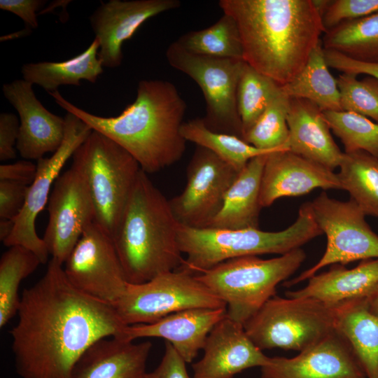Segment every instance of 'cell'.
<instances>
[{
    "label": "cell",
    "instance_id": "obj_1",
    "mask_svg": "<svg viewBox=\"0 0 378 378\" xmlns=\"http://www.w3.org/2000/svg\"><path fill=\"white\" fill-rule=\"evenodd\" d=\"M17 315L10 333L22 378H71L90 346L102 338H121L127 326L113 304L76 288L54 258L45 274L24 289Z\"/></svg>",
    "mask_w": 378,
    "mask_h": 378
},
{
    "label": "cell",
    "instance_id": "obj_2",
    "mask_svg": "<svg viewBox=\"0 0 378 378\" xmlns=\"http://www.w3.org/2000/svg\"><path fill=\"white\" fill-rule=\"evenodd\" d=\"M235 21L243 60L283 86L302 69L326 32L313 0H220Z\"/></svg>",
    "mask_w": 378,
    "mask_h": 378
},
{
    "label": "cell",
    "instance_id": "obj_3",
    "mask_svg": "<svg viewBox=\"0 0 378 378\" xmlns=\"http://www.w3.org/2000/svg\"><path fill=\"white\" fill-rule=\"evenodd\" d=\"M49 94L61 108L126 150L146 174L172 165L184 154L187 141L181 127L186 104L168 80H140L134 102L115 117H102L80 108L58 90Z\"/></svg>",
    "mask_w": 378,
    "mask_h": 378
},
{
    "label": "cell",
    "instance_id": "obj_4",
    "mask_svg": "<svg viewBox=\"0 0 378 378\" xmlns=\"http://www.w3.org/2000/svg\"><path fill=\"white\" fill-rule=\"evenodd\" d=\"M179 225L169 200L141 169L112 237L127 283L142 284L181 267Z\"/></svg>",
    "mask_w": 378,
    "mask_h": 378
},
{
    "label": "cell",
    "instance_id": "obj_5",
    "mask_svg": "<svg viewBox=\"0 0 378 378\" xmlns=\"http://www.w3.org/2000/svg\"><path fill=\"white\" fill-rule=\"evenodd\" d=\"M323 234L317 225L310 202L302 204L297 219L278 232L259 228L239 230L194 228L180 225L178 243L186 255L178 269L198 275L230 259L262 254L284 255Z\"/></svg>",
    "mask_w": 378,
    "mask_h": 378
},
{
    "label": "cell",
    "instance_id": "obj_6",
    "mask_svg": "<svg viewBox=\"0 0 378 378\" xmlns=\"http://www.w3.org/2000/svg\"><path fill=\"white\" fill-rule=\"evenodd\" d=\"M305 258L301 248L270 259L246 255L224 261L196 276L225 303L227 315L244 326L276 295L277 285L293 274Z\"/></svg>",
    "mask_w": 378,
    "mask_h": 378
},
{
    "label": "cell",
    "instance_id": "obj_7",
    "mask_svg": "<svg viewBox=\"0 0 378 378\" xmlns=\"http://www.w3.org/2000/svg\"><path fill=\"white\" fill-rule=\"evenodd\" d=\"M95 209V223L112 237L141 167L122 147L92 130L73 155Z\"/></svg>",
    "mask_w": 378,
    "mask_h": 378
},
{
    "label": "cell",
    "instance_id": "obj_8",
    "mask_svg": "<svg viewBox=\"0 0 378 378\" xmlns=\"http://www.w3.org/2000/svg\"><path fill=\"white\" fill-rule=\"evenodd\" d=\"M335 308L312 298L274 295L244 328L262 351L279 348L301 351L335 330Z\"/></svg>",
    "mask_w": 378,
    "mask_h": 378
},
{
    "label": "cell",
    "instance_id": "obj_9",
    "mask_svg": "<svg viewBox=\"0 0 378 378\" xmlns=\"http://www.w3.org/2000/svg\"><path fill=\"white\" fill-rule=\"evenodd\" d=\"M127 325L149 324L173 313L194 308H227L196 275L176 270L142 284L127 283L113 304Z\"/></svg>",
    "mask_w": 378,
    "mask_h": 378
},
{
    "label": "cell",
    "instance_id": "obj_10",
    "mask_svg": "<svg viewBox=\"0 0 378 378\" xmlns=\"http://www.w3.org/2000/svg\"><path fill=\"white\" fill-rule=\"evenodd\" d=\"M165 55L171 66L191 78L202 90L206 102V113L202 118L205 126L242 139L237 89L244 61L197 55L176 41L168 46Z\"/></svg>",
    "mask_w": 378,
    "mask_h": 378
},
{
    "label": "cell",
    "instance_id": "obj_11",
    "mask_svg": "<svg viewBox=\"0 0 378 378\" xmlns=\"http://www.w3.org/2000/svg\"><path fill=\"white\" fill-rule=\"evenodd\" d=\"M310 203L314 219L326 235V249L314 266L283 284L288 288L308 280L328 265L378 258V235L354 200L340 201L322 192Z\"/></svg>",
    "mask_w": 378,
    "mask_h": 378
},
{
    "label": "cell",
    "instance_id": "obj_12",
    "mask_svg": "<svg viewBox=\"0 0 378 378\" xmlns=\"http://www.w3.org/2000/svg\"><path fill=\"white\" fill-rule=\"evenodd\" d=\"M239 171L209 149L197 146L186 170L183 190L169 200L178 223L209 227L221 210Z\"/></svg>",
    "mask_w": 378,
    "mask_h": 378
},
{
    "label": "cell",
    "instance_id": "obj_13",
    "mask_svg": "<svg viewBox=\"0 0 378 378\" xmlns=\"http://www.w3.org/2000/svg\"><path fill=\"white\" fill-rule=\"evenodd\" d=\"M63 269L76 288L111 304L127 284L112 237L95 222L83 232Z\"/></svg>",
    "mask_w": 378,
    "mask_h": 378
},
{
    "label": "cell",
    "instance_id": "obj_14",
    "mask_svg": "<svg viewBox=\"0 0 378 378\" xmlns=\"http://www.w3.org/2000/svg\"><path fill=\"white\" fill-rule=\"evenodd\" d=\"M64 120L65 132L62 145L50 157L37 160L36 174L29 186L24 206L14 220L12 233L3 241L8 247L21 245L29 248L38 257L42 264L48 262L50 255L43 239L36 233V217L48 202L51 189L64 164L92 130L71 113L67 112Z\"/></svg>",
    "mask_w": 378,
    "mask_h": 378
},
{
    "label": "cell",
    "instance_id": "obj_15",
    "mask_svg": "<svg viewBox=\"0 0 378 378\" xmlns=\"http://www.w3.org/2000/svg\"><path fill=\"white\" fill-rule=\"evenodd\" d=\"M48 203L49 219L42 239L49 255L63 265L96 217L87 182L75 165L57 177Z\"/></svg>",
    "mask_w": 378,
    "mask_h": 378
},
{
    "label": "cell",
    "instance_id": "obj_16",
    "mask_svg": "<svg viewBox=\"0 0 378 378\" xmlns=\"http://www.w3.org/2000/svg\"><path fill=\"white\" fill-rule=\"evenodd\" d=\"M178 0H110L102 2L90 17L91 27L99 43L98 57L102 66L121 65L123 43L132 37L148 19L178 8Z\"/></svg>",
    "mask_w": 378,
    "mask_h": 378
},
{
    "label": "cell",
    "instance_id": "obj_17",
    "mask_svg": "<svg viewBox=\"0 0 378 378\" xmlns=\"http://www.w3.org/2000/svg\"><path fill=\"white\" fill-rule=\"evenodd\" d=\"M261 378H368L347 341L335 330L295 357H270Z\"/></svg>",
    "mask_w": 378,
    "mask_h": 378
},
{
    "label": "cell",
    "instance_id": "obj_18",
    "mask_svg": "<svg viewBox=\"0 0 378 378\" xmlns=\"http://www.w3.org/2000/svg\"><path fill=\"white\" fill-rule=\"evenodd\" d=\"M32 84L24 79L4 84V95L20 117L16 149L25 160H38L62 145L65 120L50 112L36 98Z\"/></svg>",
    "mask_w": 378,
    "mask_h": 378
},
{
    "label": "cell",
    "instance_id": "obj_19",
    "mask_svg": "<svg viewBox=\"0 0 378 378\" xmlns=\"http://www.w3.org/2000/svg\"><path fill=\"white\" fill-rule=\"evenodd\" d=\"M342 189L334 171L286 149L267 154L263 167L260 193L262 207L283 197H295L316 188Z\"/></svg>",
    "mask_w": 378,
    "mask_h": 378
},
{
    "label": "cell",
    "instance_id": "obj_20",
    "mask_svg": "<svg viewBox=\"0 0 378 378\" xmlns=\"http://www.w3.org/2000/svg\"><path fill=\"white\" fill-rule=\"evenodd\" d=\"M202 350V358L192 366L193 378H233L265 366L270 358L251 341L244 326L227 314L211 330Z\"/></svg>",
    "mask_w": 378,
    "mask_h": 378
},
{
    "label": "cell",
    "instance_id": "obj_21",
    "mask_svg": "<svg viewBox=\"0 0 378 378\" xmlns=\"http://www.w3.org/2000/svg\"><path fill=\"white\" fill-rule=\"evenodd\" d=\"M227 314V308H194L179 311L149 324L127 326L121 340L160 337L172 344L188 363L203 349L214 326Z\"/></svg>",
    "mask_w": 378,
    "mask_h": 378
},
{
    "label": "cell",
    "instance_id": "obj_22",
    "mask_svg": "<svg viewBox=\"0 0 378 378\" xmlns=\"http://www.w3.org/2000/svg\"><path fill=\"white\" fill-rule=\"evenodd\" d=\"M287 122L289 151L332 171L339 167L344 153L335 144L323 111L315 104L289 98Z\"/></svg>",
    "mask_w": 378,
    "mask_h": 378
},
{
    "label": "cell",
    "instance_id": "obj_23",
    "mask_svg": "<svg viewBox=\"0 0 378 378\" xmlns=\"http://www.w3.org/2000/svg\"><path fill=\"white\" fill-rule=\"evenodd\" d=\"M151 348L150 342L102 338L80 356L71 378H145Z\"/></svg>",
    "mask_w": 378,
    "mask_h": 378
},
{
    "label": "cell",
    "instance_id": "obj_24",
    "mask_svg": "<svg viewBox=\"0 0 378 378\" xmlns=\"http://www.w3.org/2000/svg\"><path fill=\"white\" fill-rule=\"evenodd\" d=\"M378 287V258L361 260L352 269L333 264L323 273L308 279L304 288L288 290L287 298H312L326 304L368 299Z\"/></svg>",
    "mask_w": 378,
    "mask_h": 378
},
{
    "label": "cell",
    "instance_id": "obj_25",
    "mask_svg": "<svg viewBox=\"0 0 378 378\" xmlns=\"http://www.w3.org/2000/svg\"><path fill=\"white\" fill-rule=\"evenodd\" d=\"M267 154L252 158L239 172L225 194L221 210L209 227L258 228L262 209L260 203L261 177Z\"/></svg>",
    "mask_w": 378,
    "mask_h": 378
},
{
    "label": "cell",
    "instance_id": "obj_26",
    "mask_svg": "<svg viewBox=\"0 0 378 378\" xmlns=\"http://www.w3.org/2000/svg\"><path fill=\"white\" fill-rule=\"evenodd\" d=\"M335 330L349 344L368 378H378V316L368 299L335 306Z\"/></svg>",
    "mask_w": 378,
    "mask_h": 378
},
{
    "label": "cell",
    "instance_id": "obj_27",
    "mask_svg": "<svg viewBox=\"0 0 378 378\" xmlns=\"http://www.w3.org/2000/svg\"><path fill=\"white\" fill-rule=\"evenodd\" d=\"M99 49V43L94 38L83 52L67 60L24 64L21 69L22 78L48 93L63 85L80 86L81 80L94 83L104 71Z\"/></svg>",
    "mask_w": 378,
    "mask_h": 378
},
{
    "label": "cell",
    "instance_id": "obj_28",
    "mask_svg": "<svg viewBox=\"0 0 378 378\" xmlns=\"http://www.w3.org/2000/svg\"><path fill=\"white\" fill-rule=\"evenodd\" d=\"M281 89L289 98L310 101L322 111H342L337 81L329 71L321 41L301 71Z\"/></svg>",
    "mask_w": 378,
    "mask_h": 378
},
{
    "label": "cell",
    "instance_id": "obj_29",
    "mask_svg": "<svg viewBox=\"0 0 378 378\" xmlns=\"http://www.w3.org/2000/svg\"><path fill=\"white\" fill-rule=\"evenodd\" d=\"M321 41L325 50L358 62L378 64V12L339 24L326 31Z\"/></svg>",
    "mask_w": 378,
    "mask_h": 378
},
{
    "label": "cell",
    "instance_id": "obj_30",
    "mask_svg": "<svg viewBox=\"0 0 378 378\" xmlns=\"http://www.w3.org/2000/svg\"><path fill=\"white\" fill-rule=\"evenodd\" d=\"M339 168L342 190L365 216L378 218V158L365 151L344 153Z\"/></svg>",
    "mask_w": 378,
    "mask_h": 378
},
{
    "label": "cell",
    "instance_id": "obj_31",
    "mask_svg": "<svg viewBox=\"0 0 378 378\" xmlns=\"http://www.w3.org/2000/svg\"><path fill=\"white\" fill-rule=\"evenodd\" d=\"M41 264L29 248L10 246L0 260V327H4L18 314L20 303V284Z\"/></svg>",
    "mask_w": 378,
    "mask_h": 378
},
{
    "label": "cell",
    "instance_id": "obj_32",
    "mask_svg": "<svg viewBox=\"0 0 378 378\" xmlns=\"http://www.w3.org/2000/svg\"><path fill=\"white\" fill-rule=\"evenodd\" d=\"M185 50L200 55L243 59L238 27L229 15L207 28L191 31L176 41Z\"/></svg>",
    "mask_w": 378,
    "mask_h": 378
},
{
    "label": "cell",
    "instance_id": "obj_33",
    "mask_svg": "<svg viewBox=\"0 0 378 378\" xmlns=\"http://www.w3.org/2000/svg\"><path fill=\"white\" fill-rule=\"evenodd\" d=\"M181 134L187 141L209 149L239 172L252 158L272 152L258 149L237 136L213 132L202 118L184 122Z\"/></svg>",
    "mask_w": 378,
    "mask_h": 378
},
{
    "label": "cell",
    "instance_id": "obj_34",
    "mask_svg": "<svg viewBox=\"0 0 378 378\" xmlns=\"http://www.w3.org/2000/svg\"><path fill=\"white\" fill-rule=\"evenodd\" d=\"M281 91V86L279 83L244 62L237 89V105L242 125V139Z\"/></svg>",
    "mask_w": 378,
    "mask_h": 378
},
{
    "label": "cell",
    "instance_id": "obj_35",
    "mask_svg": "<svg viewBox=\"0 0 378 378\" xmlns=\"http://www.w3.org/2000/svg\"><path fill=\"white\" fill-rule=\"evenodd\" d=\"M332 132L340 139L344 153L365 151L378 158V124L361 115L344 111H323Z\"/></svg>",
    "mask_w": 378,
    "mask_h": 378
},
{
    "label": "cell",
    "instance_id": "obj_36",
    "mask_svg": "<svg viewBox=\"0 0 378 378\" xmlns=\"http://www.w3.org/2000/svg\"><path fill=\"white\" fill-rule=\"evenodd\" d=\"M288 106L289 97L281 89V92L244 135L243 139L262 150H288L286 147L289 136L287 122Z\"/></svg>",
    "mask_w": 378,
    "mask_h": 378
},
{
    "label": "cell",
    "instance_id": "obj_37",
    "mask_svg": "<svg viewBox=\"0 0 378 378\" xmlns=\"http://www.w3.org/2000/svg\"><path fill=\"white\" fill-rule=\"evenodd\" d=\"M353 73H342L337 79L342 111L353 112L378 124V79L368 76L357 79Z\"/></svg>",
    "mask_w": 378,
    "mask_h": 378
},
{
    "label": "cell",
    "instance_id": "obj_38",
    "mask_svg": "<svg viewBox=\"0 0 378 378\" xmlns=\"http://www.w3.org/2000/svg\"><path fill=\"white\" fill-rule=\"evenodd\" d=\"M377 12L378 0L328 1L321 15V22L327 31L343 22L361 18Z\"/></svg>",
    "mask_w": 378,
    "mask_h": 378
},
{
    "label": "cell",
    "instance_id": "obj_39",
    "mask_svg": "<svg viewBox=\"0 0 378 378\" xmlns=\"http://www.w3.org/2000/svg\"><path fill=\"white\" fill-rule=\"evenodd\" d=\"M29 186L10 181H0V218L1 220H15L25 203Z\"/></svg>",
    "mask_w": 378,
    "mask_h": 378
},
{
    "label": "cell",
    "instance_id": "obj_40",
    "mask_svg": "<svg viewBox=\"0 0 378 378\" xmlns=\"http://www.w3.org/2000/svg\"><path fill=\"white\" fill-rule=\"evenodd\" d=\"M183 358L171 343L165 341V350L158 366L147 372L145 378H193L187 372Z\"/></svg>",
    "mask_w": 378,
    "mask_h": 378
},
{
    "label": "cell",
    "instance_id": "obj_41",
    "mask_svg": "<svg viewBox=\"0 0 378 378\" xmlns=\"http://www.w3.org/2000/svg\"><path fill=\"white\" fill-rule=\"evenodd\" d=\"M20 122L12 113L0 114V160L6 161L16 157V144L19 136Z\"/></svg>",
    "mask_w": 378,
    "mask_h": 378
},
{
    "label": "cell",
    "instance_id": "obj_42",
    "mask_svg": "<svg viewBox=\"0 0 378 378\" xmlns=\"http://www.w3.org/2000/svg\"><path fill=\"white\" fill-rule=\"evenodd\" d=\"M46 0H0V8L20 18L28 30L38 27L37 11L46 4Z\"/></svg>",
    "mask_w": 378,
    "mask_h": 378
},
{
    "label": "cell",
    "instance_id": "obj_43",
    "mask_svg": "<svg viewBox=\"0 0 378 378\" xmlns=\"http://www.w3.org/2000/svg\"><path fill=\"white\" fill-rule=\"evenodd\" d=\"M325 57L329 67L342 73L360 74L373 76L378 79V64L358 62L339 52L325 50Z\"/></svg>",
    "mask_w": 378,
    "mask_h": 378
},
{
    "label": "cell",
    "instance_id": "obj_44",
    "mask_svg": "<svg viewBox=\"0 0 378 378\" xmlns=\"http://www.w3.org/2000/svg\"><path fill=\"white\" fill-rule=\"evenodd\" d=\"M36 174V164L27 160L0 165V181H10L29 186Z\"/></svg>",
    "mask_w": 378,
    "mask_h": 378
},
{
    "label": "cell",
    "instance_id": "obj_45",
    "mask_svg": "<svg viewBox=\"0 0 378 378\" xmlns=\"http://www.w3.org/2000/svg\"><path fill=\"white\" fill-rule=\"evenodd\" d=\"M15 225L14 220H1L0 239L4 241L12 233Z\"/></svg>",
    "mask_w": 378,
    "mask_h": 378
},
{
    "label": "cell",
    "instance_id": "obj_46",
    "mask_svg": "<svg viewBox=\"0 0 378 378\" xmlns=\"http://www.w3.org/2000/svg\"><path fill=\"white\" fill-rule=\"evenodd\" d=\"M368 303L370 312L378 316V287L368 299Z\"/></svg>",
    "mask_w": 378,
    "mask_h": 378
}]
</instances>
